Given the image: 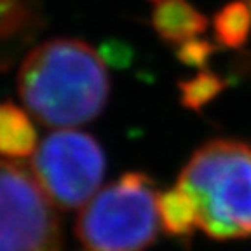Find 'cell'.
<instances>
[{
	"label": "cell",
	"instance_id": "obj_8",
	"mask_svg": "<svg viewBox=\"0 0 251 251\" xmlns=\"http://www.w3.org/2000/svg\"><path fill=\"white\" fill-rule=\"evenodd\" d=\"M161 225L175 237H188L199 227V209L194 197L180 185L161 194L157 201Z\"/></svg>",
	"mask_w": 251,
	"mask_h": 251
},
{
	"label": "cell",
	"instance_id": "obj_12",
	"mask_svg": "<svg viewBox=\"0 0 251 251\" xmlns=\"http://www.w3.org/2000/svg\"><path fill=\"white\" fill-rule=\"evenodd\" d=\"M215 52V46L208 40H201V39H192L188 42L178 46L176 56L181 63L188 65V67H196L202 68L204 65L209 61L211 54Z\"/></svg>",
	"mask_w": 251,
	"mask_h": 251
},
{
	"label": "cell",
	"instance_id": "obj_9",
	"mask_svg": "<svg viewBox=\"0 0 251 251\" xmlns=\"http://www.w3.org/2000/svg\"><path fill=\"white\" fill-rule=\"evenodd\" d=\"M215 37L222 46L239 49L251 33V9L243 0L230 2L218 11L213 20Z\"/></svg>",
	"mask_w": 251,
	"mask_h": 251
},
{
	"label": "cell",
	"instance_id": "obj_6",
	"mask_svg": "<svg viewBox=\"0 0 251 251\" xmlns=\"http://www.w3.org/2000/svg\"><path fill=\"white\" fill-rule=\"evenodd\" d=\"M152 4V25L164 42L181 46L197 39L208 20L188 0H149Z\"/></svg>",
	"mask_w": 251,
	"mask_h": 251
},
{
	"label": "cell",
	"instance_id": "obj_3",
	"mask_svg": "<svg viewBox=\"0 0 251 251\" xmlns=\"http://www.w3.org/2000/svg\"><path fill=\"white\" fill-rule=\"evenodd\" d=\"M155 183L143 173H126L96 192L75 222V234L89 251H143L159 235Z\"/></svg>",
	"mask_w": 251,
	"mask_h": 251
},
{
	"label": "cell",
	"instance_id": "obj_10",
	"mask_svg": "<svg viewBox=\"0 0 251 251\" xmlns=\"http://www.w3.org/2000/svg\"><path fill=\"white\" fill-rule=\"evenodd\" d=\"M225 89V80L216 74L208 70H201L192 78L180 82L181 105L190 110H201L215 100Z\"/></svg>",
	"mask_w": 251,
	"mask_h": 251
},
{
	"label": "cell",
	"instance_id": "obj_4",
	"mask_svg": "<svg viewBox=\"0 0 251 251\" xmlns=\"http://www.w3.org/2000/svg\"><path fill=\"white\" fill-rule=\"evenodd\" d=\"M61 244L59 213L33 171L0 157V251H59Z\"/></svg>",
	"mask_w": 251,
	"mask_h": 251
},
{
	"label": "cell",
	"instance_id": "obj_11",
	"mask_svg": "<svg viewBox=\"0 0 251 251\" xmlns=\"http://www.w3.org/2000/svg\"><path fill=\"white\" fill-rule=\"evenodd\" d=\"M31 12L26 0H0V42L11 44L30 30Z\"/></svg>",
	"mask_w": 251,
	"mask_h": 251
},
{
	"label": "cell",
	"instance_id": "obj_5",
	"mask_svg": "<svg viewBox=\"0 0 251 251\" xmlns=\"http://www.w3.org/2000/svg\"><path fill=\"white\" fill-rule=\"evenodd\" d=\"M30 169L56 208L75 209L96 194L105 175V153L91 134L59 129L31 155Z\"/></svg>",
	"mask_w": 251,
	"mask_h": 251
},
{
	"label": "cell",
	"instance_id": "obj_13",
	"mask_svg": "<svg viewBox=\"0 0 251 251\" xmlns=\"http://www.w3.org/2000/svg\"><path fill=\"white\" fill-rule=\"evenodd\" d=\"M244 2H246V4L250 5V9H251V0H244Z\"/></svg>",
	"mask_w": 251,
	"mask_h": 251
},
{
	"label": "cell",
	"instance_id": "obj_7",
	"mask_svg": "<svg viewBox=\"0 0 251 251\" xmlns=\"http://www.w3.org/2000/svg\"><path fill=\"white\" fill-rule=\"evenodd\" d=\"M37 149V131L26 112L11 103L0 105V157L23 159Z\"/></svg>",
	"mask_w": 251,
	"mask_h": 251
},
{
	"label": "cell",
	"instance_id": "obj_1",
	"mask_svg": "<svg viewBox=\"0 0 251 251\" xmlns=\"http://www.w3.org/2000/svg\"><path fill=\"white\" fill-rule=\"evenodd\" d=\"M18 93L39 122L74 127L103 112L110 78L94 47L82 40L54 39L33 47L23 59Z\"/></svg>",
	"mask_w": 251,
	"mask_h": 251
},
{
	"label": "cell",
	"instance_id": "obj_2",
	"mask_svg": "<svg viewBox=\"0 0 251 251\" xmlns=\"http://www.w3.org/2000/svg\"><path fill=\"white\" fill-rule=\"evenodd\" d=\"M194 197L199 227L218 241L251 237V147L215 140L196 150L178 176Z\"/></svg>",
	"mask_w": 251,
	"mask_h": 251
}]
</instances>
